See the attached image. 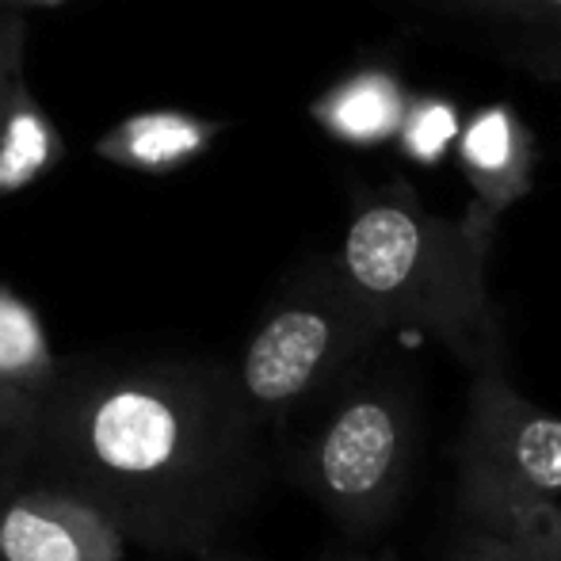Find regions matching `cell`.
<instances>
[{
    "instance_id": "16",
    "label": "cell",
    "mask_w": 561,
    "mask_h": 561,
    "mask_svg": "<svg viewBox=\"0 0 561 561\" xmlns=\"http://www.w3.org/2000/svg\"><path fill=\"white\" fill-rule=\"evenodd\" d=\"M23 466H27V424L0 432V485L4 481H27L23 478Z\"/></svg>"
},
{
    "instance_id": "14",
    "label": "cell",
    "mask_w": 561,
    "mask_h": 561,
    "mask_svg": "<svg viewBox=\"0 0 561 561\" xmlns=\"http://www.w3.org/2000/svg\"><path fill=\"white\" fill-rule=\"evenodd\" d=\"M450 138H455V112L444 107V104L421 107V112L409 118V126H405L409 153L424 157V161H432V157L444 153V146Z\"/></svg>"
},
{
    "instance_id": "9",
    "label": "cell",
    "mask_w": 561,
    "mask_h": 561,
    "mask_svg": "<svg viewBox=\"0 0 561 561\" xmlns=\"http://www.w3.org/2000/svg\"><path fill=\"white\" fill-rule=\"evenodd\" d=\"M401 118V100L386 77H363L352 81L347 89H340L329 104V123L340 134L355 141L382 138L386 130H393V123Z\"/></svg>"
},
{
    "instance_id": "4",
    "label": "cell",
    "mask_w": 561,
    "mask_h": 561,
    "mask_svg": "<svg viewBox=\"0 0 561 561\" xmlns=\"http://www.w3.org/2000/svg\"><path fill=\"white\" fill-rule=\"evenodd\" d=\"M390 329L344 279L336 260L310 264L275 295L233 363L244 405L264 432L318 413L370 367Z\"/></svg>"
},
{
    "instance_id": "15",
    "label": "cell",
    "mask_w": 561,
    "mask_h": 561,
    "mask_svg": "<svg viewBox=\"0 0 561 561\" xmlns=\"http://www.w3.org/2000/svg\"><path fill=\"white\" fill-rule=\"evenodd\" d=\"M447 561H539V558L527 554L524 547H516V542L504 539V535L489 531V527L466 524L462 531H458Z\"/></svg>"
},
{
    "instance_id": "3",
    "label": "cell",
    "mask_w": 561,
    "mask_h": 561,
    "mask_svg": "<svg viewBox=\"0 0 561 561\" xmlns=\"http://www.w3.org/2000/svg\"><path fill=\"white\" fill-rule=\"evenodd\" d=\"M421 450V409L409 370L367 367L313 413L290 478L347 535L375 539L409 493Z\"/></svg>"
},
{
    "instance_id": "5",
    "label": "cell",
    "mask_w": 561,
    "mask_h": 561,
    "mask_svg": "<svg viewBox=\"0 0 561 561\" xmlns=\"http://www.w3.org/2000/svg\"><path fill=\"white\" fill-rule=\"evenodd\" d=\"M455 466L466 524L561 501V416L516 393L508 370L478 375L466 393Z\"/></svg>"
},
{
    "instance_id": "17",
    "label": "cell",
    "mask_w": 561,
    "mask_h": 561,
    "mask_svg": "<svg viewBox=\"0 0 561 561\" xmlns=\"http://www.w3.org/2000/svg\"><path fill=\"white\" fill-rule=\"evenodd\" d=\"M195 561H264V558H256V554H244V550H233V547H215V550H207V554H199ZM313 561H398V558H390V554H367V550H329V554H321V558H313Z\"/></svg>"
},
{
    "instance_id": "19",
    "label": "cell",
    "mask_w": 561,
    "mask_h": 561,
    "mask_svg": "<svg viewBox=\"0 0 561 561\" xmlns=\"http://www.w3.org/2000/svg\"><path fill=\"white\" fill-rule=\"evenodd\" d=\"M508 4H527V0H508ZM531 4H542V8H554V12H561V0H531Z\"/></svg>"
},
{
    "instance_id": "1",
    "label": "cell",
    "mask_w": 561,
    "mask_h": 561,
    "mask_svg": "<svg viewBox=\"0 0 561 561\" xmlns=\"http://www.w3.org/2000/svg\"><path fill=\"white\" fill-rule=\"evenodd\" d=\"M267 473L264 424L215 359H66L27 424L23 478L96 508L153 554L222 547Z\"/></svg>"
},
{
    "instance_id": "10",
    "label": "cell",
    "mask_w": 561,
    "mask_h": 561,
    "mask_svg": "<svg viewBox=\"0 0 561 561\" xmlns=\"http://www.w3.org/2000/svg\"><path fill=\"white\" fill-rule=\"evenodd\" d=\"M203 130L180 115H141L118 130L115 153L130 157L134 164L146 169H164V164L180 161L184 153L199 149Z\"/></svg>"
},
{
    "instance_id": "6",
    "label": "cell",
    "mask_w": 561,
    "mask_h": 561,
    "mask_svg": "<svg viewBox=\"0 0 561 561\" xmlns=\"http://www.w3.org/2000/svg\"><path fill=\"white\" fill-rule=\"evenodd\" d=\"M130 542L96 508L35 481L0 485V561H126Z\"/></svg>"
},
{
    "instance_id": "8",
    "label": "cell",
    "mask_w": 561,
    "mask_h": 561,
    "mask_svg": "<svg viewBox=\"0 0 561 561\" xmlns=\"http://www.w3.org/2000/svg\"><path fill=\"white\" fill-rule=\"evenodd\" d=\"M61 370H66V359L54 355L35 306L0 283V390L38 401L58 386Z\"/></svg>"
},
{
    "instance_id": "12",
    "label": "cell",
    "mask_w": 561,
    "mask_h": 561,
    "mask_svg": "<svg viewBox=\"0 0 561 561\" xmlns=\"http://www.w3.org/2000/svg\"><path fill=\"white\" fill-rule=\"evenodd\" d=\"M473 527H489V531L504 535V539H512L539 561H561V501L531 504V508L508 512V516L493 519V524Z\"/></svg>"
},
{
    "instance_id": "11",
    "label": "cell",
    "mask_w": 561,
    "mask_h": 561,
    "mask_svg": "<svg viewBox=\"0 0 561 561\" xmlns=\"http://www.w3.org/2000/svg\"><path fill=\"white\" fill-rule=\"evenodd\" d=\"M46 153H50V138L27 107V96H23L12 123H8L4 149H0V192H12L15 184L31 180V172L46 161Z\"/></svg>"
},
{
    "instance_id": "2",
    "label": "cell",
    "mask_w": 561,
    "mask_h": 561,
    "mask_svg": "<svg viewBox=\"0 0 561 561\" xmlns=\"http://www.w3.org/2000/svg\"><path fill=\"white\" fill-rule=\"evenodd\" d=\"M493 215L473 210L447 222L421 207L409 187L378 192L352 215L340 272L390 333H428L470 375L508 370L501 318L485 290Z\"/></svg>"
},
{
    "instance_id": "13",
    "label": "cell",
    "mask_w": 561,
    "mask_h": 561,
    "mask_svg": "<svg viewBox=\"0 0 561 561\" xmlns=\"http://www.w3.org/2000/svg\"><path fill=\"white\" fill-rule=\"evenodd\" d=\"M23 100V23L12 8L0 4V149Z\"/></svg>"
},
{
    "instance_id": "18",
    "label": "cell",
    "mask_w": 561,
    "mask_h": 561,
    "mask_svg": "<svg viewBox=\"0 0 561 561\" xmlns=\"http://www.w3.org/2000/svg\"><path fill=\"white\" fill-rule=\"evenodd\" d=\"M35 405H38V401L20 398V393H12V390H0V432H12V428H23V424H31V416H35Z\"/></svg>"
},
{
    "instance_id": "7",
    "label": "cell",
    "mask_w": 561,
    "mask_h": 561,
    "mask_svg": "<svg viewBox=\"0 0 561 561\" xmlns=\"http://www.w3.org/2000/svg\"><path fill=\"white\" fill-rule=\"evenodd\" d=\"M462 161L470 169V180L481 195V207L489 215L504 210L512 199L527 192L531 184V164H527L524 134L512 123L508 112L493 107V112L478 115L462 138Z\"/></svg>"
}]
</instances>
